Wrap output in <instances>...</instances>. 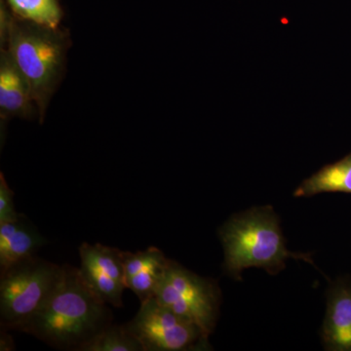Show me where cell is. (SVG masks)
<instances>
[{
	"label": "cell",
	"instance_id": "1",
	"mask_svg": "<svg viewBox=\"0 0 351 351\" xmlns=\"http://www.w3.org/2000/svg\"><path fill=\"white\" fill-rule=\"evenodd\" d=\"M112 320L108 304L87 285L80 269L64 265L56 288L24 332L57 350L80 351Z\"/></svg>",
	"mask_w": 351,
	"mask_h": 351
},
{
	"label": "cell",
	"instance_id": "2",
	"mask_svg": "<svg viewBox=\"0 0 351 351\" xmlns=\"http://www.w3.org/2000/svg\"><path fill=\"white\" fill-rule=\"evenodd\" d=\"M1 36L7 44V53L29 85L43 121L64 73L68 34L13 17L2 4Z\"/></svg>",
	"mask_w": 351,
	"mask_h": 351
},
{
	"label": "cell",
	"instance_id": "3",
	"mask_svg": "<svg viewBox=\"0 0 351 351\" xmlns=\"http://www.w3.org/2000/svg\"><path fill=\"white\" fill-rule=\"evenodd\" d=\"M219 237L225 253L223 270L237 280L250 267L276 276L285 269L288 258L314 265L309 254L288 250L280 221L271 206L254 207L233 215L219 228Z\"/></svg>",
	"mask_w": 351,
	"mask_h": 351
},
{
	"label": "cell",
	"instance_id": "4",
	"mask_svg": "<svg viewBox=\"0 0 351 351\" xmlns=\"http://www.w3.org/2000/svg\"><path fill=\"white\" fill-rule=\"evenodd\" d=\"M64 265L34 256L0 271V326L24 332L49 299Z\"/></svg>",
	"mask_w": 351,
	"mask_h": 351
},
{
	"label": "cell",
	"instance_id": "5",
	"mask_svg": "<svg viewBox=\"0 0 351 351\" xmlns=\"http://www.w3.org/2000/svg\"><path fill=\"white\" fill-rule=\"evenodd\" d=\"M156 298L173 313L199 328L205 338L209 339L214 332L221 294L213 279L198 276L171 260Z\"/></svg>",
	"mask_w": 351,
	"mask_h": 351
},
{
	"label": "cell",
	"instance_id": "6",
	"mask_svg": "<svg viewBox=\"0 0 351 351\" xmlns=\"http://www.w3.org/2000/svg\"><path fill=\"white\" fill-rule=\"evenodd\" d=\"M125 325L144 351L207 350L211 348L199 328L173 313L156 297L141 302L137 314Z\"/></svg>",
	"mask_w": 351,
	"mask_h": 351
},
{
	"label": "cell",
	"instance_id": "7",
	"mask_svg": "<svg viewBox=\"0 0 351 351\" xmlns=\"http://www.w3.org/2000/svg\"><path fill=\"white\" fill-rule=\"evenodd\" d=\"M80 274L85 282L106 304L120 308L125 290L123 251L100 243L80 247Z\"/></svg>",
	"mask_w": 351,
	"mask_h": 351
},
{
	"label": "cell",
	"instance_id": "8",
	"mask_svg": "<svg viewBox=\"0 0 351 351\" xmlns=\"http://www.w3.org/2000/svg\"><path fill=\"white\" fill-rule=\"evenodd\" d=\"M321 335L325 350L351 351V278H339L330 286Z\"/></svg>",
	"mask_w": 351,
	"mask_h": 351
},
{
	"label": "cell",
	"instance_id": "9",
	"mask_svg": "<svg viewBox=\"0 0 351 351\" xmlns=\"http://www.w3.org/2000/svg\"><path fill=\"white\" fill-rule=\"evenodd\" d=\"M171 260L156 247L136 253L123 251L125 285L141 302L156 297Z\"/></svg>",
	"mask_w": 351,
	"mask_h": 351
},
{
	"label": "cell",
	"instance_id": "10",
	"mask_svg": "<svg viewBox=\"0 0 351 351\" xmlns=\"http://www.w3.org/2000/svg\"><path fill=\"white\" fill-rule=\"evenodd\" d=\"M0 112L2 119H32L38 113L29 85L6 50L0 63Z\"/></svg>",
	"mask_w": 351,
	"mask_h": 351
},
{
	"label": "cell",
	"instance_id": "11",
	"mask_svg": "<svg viewBox=\"0 0 351 351\" xmlns=\"http://www.w3.org/2000/svg\"><path fill=\"white\" fill-rule=\"evenodd\" d=\"M46 243L45 237L24 215L17 221L0 223V271L36 256Z\"/></svg>",
	"mask_w": 351,
	"mask_h": 351
},
{
	"label": "cell",
	"instance_id": "12",
	"mask_svg": "<svg viewBox=\"0 0 351 351\" xmlns=\"http://www.w3.org/2000/svg\"><path fill=\"white\" fill-rule=\"evenodd\" d=\"M325 193L351 195V154L307 178L295 189L294 196L311 197Z\"/></svg>",
	"mask_w": 351,
	"mask_h": 351
},
{
	"label": "cell",
	"instance_id": "13",
	"mask_svg": "<svg viewBox=\"0 0 351 351\" xmlns=\"http://www.w3.org/2000/svg\"><path fill=\"white\" fill-rule=\"evenodd\" d=\"M11 11L19 19L51 29H59L63 10L58 0H7Z\"/></svg>",
	"mask_w": 351,
	"mask_h": 351
},
{
	"label": "cell",
	"instance_id": "14",
	"mask_svg": "<svg viewBox=\"0 0 351 351\" xmlns=\"http://www.w3.org/2000/svg\"><path fill=\"white\" fill-rule=\"evenodd\" d=\"M80 351H144L140 341L126 325L112 323L97 332L80 348Z\"/></svg>",
	"mask_w": 351,
	"mask_h": 351
},
{
	"label": "cell",
	"instance_id": "15",
	"mask_svg": "<svg viewBox=\"0 0 351 351\" xmlns=\"http://www.w3.org/2000/svg\"><path fill=\"white\" fill-rule=\"evenodd\" d=\"M21 214L18 213L14 204V193L9 188L3 173L0 174V223L17 221Z\"/></svg>",
	"mask_w": 351,
	"mask_h": 351
},
{
	"label": "cell",
	"instance_id": "16",
	"mask_svg": "<svg viewBox=\"0 0 351 351\" xmlns=\"http://www.w3.org/2000/svg\"><path fill=\"white\" fill-rule=\"evenodd\" d=\"M6 330H1L0 332V350L10 351L15 350L13 337Z\"/></svg>",
	"mask_w": 351,
	"mask_h": 351
}]
</instances>
